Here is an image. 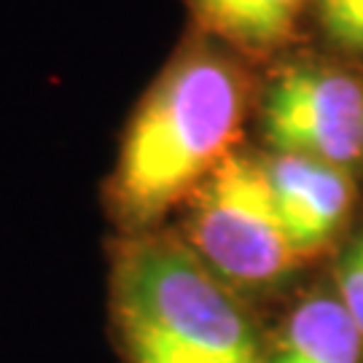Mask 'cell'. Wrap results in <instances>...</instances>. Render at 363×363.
I'll return each instance as SVG.
<instances>
[{
	"mask_svg": "<svg viewBox=\"0 0 363 363\" xmlns=\"http://www.w3.org/2000/svg\"><path fill=\"white\" fill-rule=\"evenodd\" d=\"M245 116V78L194 46L162 73L132 118L116 172L113 208L124 226L145 229L234 154Z\"/></svg>",
	"mask_w": 363,
	"mask_h": 363,
	"instance_id": "cell-1",
	"label": "cell"
},
{
	"mask_svg": "<svg viewBox=\"0 0 363 363\" xmlns=\"http://www.w3.org/2000/svg\"><path fill=\"white\" fill-rule=\"evenodd\" d=\"M280 223L298 259L318 253L350 213L352 183L345 167L277 154L264 164Z\"/></svg>",
	"mask_w": 363,
	"mask_h": 363,
	"instance_id": "cell-5",
	"label": "cell"
},
{
	"mask_svg": "<svg viewBox=\"0 0 363 363\" xmlns=\"http://www.w3.org/2000/svg\"><path fill=\"white\" fill-rule=\"evenodd\" d=\"M337 288L339 301L345 304L358 334L363 337V240L355 242L339 261Z\"/></svg>",
	"mask_w": 363,
	"mask_h": 363,
	"instance_id": "cell-9",
	"label": "cell"
},
{
	"mask_svg": "<svg viewBox=\"0 0 363 363\" xmlns=\"http://www.w3.org/2000/svg\"><path fill=\"white\" fill-rule=\"evenodd\" d=\"M186 245L232 288H267L298 261L274 208L264 162L232 154L194 191Z\"/></svg>",
	"mask_w": 363,
	"mask_h": 363,
	"instance_id": "cell-3",
	"label": "cell"
},
{
	"mask_svg": "<svg viewBox=\"0 0 363 363\" xmlns=\"http://www.w3.org/2000/svg\"><path fill=\"white\" fill-rule=\"evenodd\" d=\"M196 22L213 35L247 46L272 49L294 33L304 0H189Z\"/></svg>",
	"mask_w": 363,
	"mask_h": 363,
	"instance_id": "cell-7",
	"label": "cell"
},
{
	"mask_svg": "<svg viewBox=\"0 0 363 363\" xmlns=\"http://www.w3.org/2000/svg\"><path fill=\"white\" fill-rule=\"evenodd\" d=\"M261 130L280 154L345 167L363 151L361 84L331 67H291L261 103Z\"/></svg>",
	"mask_w": 363,
	"mask_h": 363,
	"instance_id": "cell-4",
	"label": "cell"
},
{
	"mask_svg": "<svg viewBox=\"0 0 363 363\" xmlns=\"http://www.w3.org/2000/svg\"><path fill=\"white\" fill-rule=\"evenodd\" d=\"M315 11L331 43L363 54V0H315Z\"/></svg>",
	"mask_w": 363,
	"mask_h": 363,
	"instance_id": "cell-8",
	"label": "cell"
},
{
	"mask_svg": "<svg viewBox=\"0 0 363 363\" xmlns=\"http://www.w3.org/2000/svg\"><path fill=\"white\" fill-rule=\"evenodd\" d=\"M264 363H363V337L339 296L301 301Z\"/></svg>",
	"mask_w": 363,
	"mask_h": 363,
	"instance_id": "cell-6",
	"label": "cell"
},
{
	"mask_svg": "<svg viewBox=\"0 0 363 363\" xmlns=\"http://www.w3.org/2000/svg\"><path fill=\"white\" fill-rule=\"evenodd\" d=\"M111 310L132 363H264L256 328L186 240L135 237L113 261Z\"/></svg>",
	"mask_w": 363,
	"mask_h": 363,
	"instance_id": "cell-2",
	"label": "cell"
}]
</instances>
